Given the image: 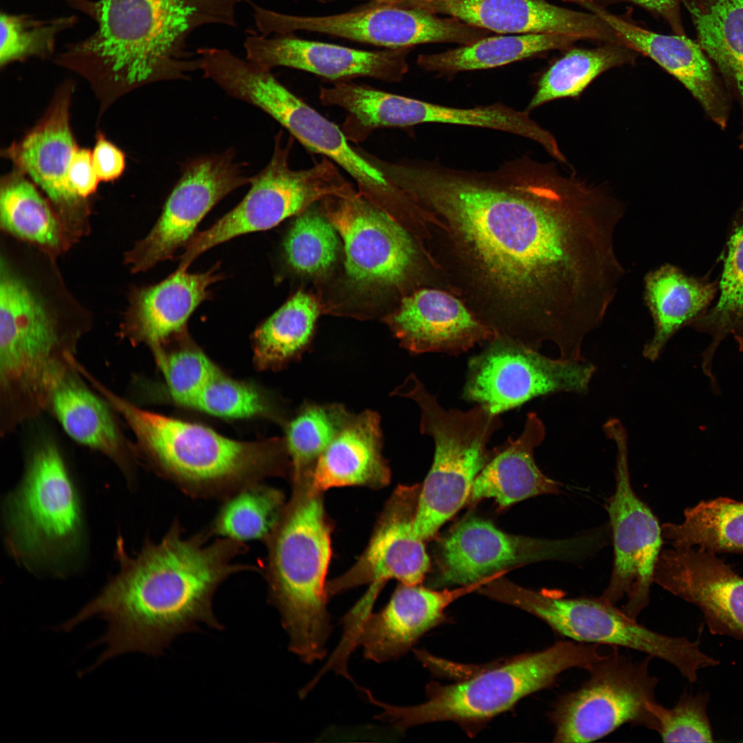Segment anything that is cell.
<instances>
[{
  "mask_svg": "<svg viewBox=\"0 0 743 743\" xmlns=\"http://www.w3.org/2000/svg\"><path fill=\"white\" fill-rule=\"evenodd\" d=\"M352 413L341 405L307 404L286 427L292 480L308 475Z\"/></svg>",
  "mask_w": 743,
  "mask_h": 743,
  "instance_id": "cell-42",
  "label": "cell"
},
{
  "mask_svg": "<svg viewBox=\"0 0 743 743\" xmlns=\"http://www.w3.org/2000/svg\"><path fill=\"white\" fill-rule=\"evenodd\" d=\"M654 583L696 605L710 632L743 640V577L715 553L674 547L662 550Z\"/></svg>",
  "mask_w": 743,
  "mask_h": 743,
  "instance_id": "cell-23",
  "label": "cell"
},
{
  "mask_svg": "<svg viewBox=\"0 0 743 743\" xmlns=\"http://www.w3.org/2000/svg\"><path fill=\"white\" fill-rule=\"evenodd\" d=\"M581 7L606 21L627 45L678 79L720 129L727 127L731 97L698 42L685 34L667 35L648 30L605 8L588 3Z\"/></svg>",
  "mask_w": 743,
  "mask_h": 743,
  "instance_id": "cell-27",
  "label": "cell"
},
{
  "mask_svg": "<svg viewBox=\"0 0 743 743\" xmlns=\"http://www.w3.org/2000/svg\"><path fill=\"white\" fill-rule=\"evenodd\" d=\"M472 588L436 591L402 583L380 611L369 613L341 640L337 651L347 659L356 646L362 645L368 660L376 663L396 660L441 621L444 610L453 600Z\"/></svg>",
  "mask_w": 743,
  "mask_h": 743,
  "instance_id": "cell-26",
  "label": "cell"
},
{
  "mask_svg": "<svg viewBox=\"0 0 743 743\" xmlns=\"http://www.w3.org/2000/svg\"><path fill=\"white\" fill-rule=\"evenodd\" d=\"M638 54L621 43H603L589 49L572 47L541 75L526 109L530 111L554 100L578 97L598 76L633 64Z\"/></svg>",
  "mask_w": 743,
  "mask_h": 743,
  "instance_id": "cell-37",
  "label": "cell"
},
{
  "mask_svg": "<svg viewBox=\"0 0 743 743\" xmlns=\"http://www.w3.org/2000/svg\"><path fill=\"white\" fill-rule=\"evenodd\" d=\"M250 180L231 150L190 161L152 229L125 253V264L140 272L171 259L216 204Z\"/></svg>",
  "mask_w": 743,
  "mask_h": 743,
  "instance_id": "cell-17",
  "label": "cell"
},
{
  "mask_svg": "<svg viewBox=\"0 0 743 743\" xmlns=\"http://www.w3.org/2000/svg\"><path fill=\"white\" fill-rule=\"evenodd\" d=\"M326 666H327V667H328L329 669H331V668H330V667H329L327 666V665H326ZM336 672H337V671H336ZM339 674H341V673H339ZM348 674V673H346V674H341L346 675V674Z\"/></svg>",
  "mask_w": 743,
  "mask_h": 743,
  "instance_id": "cell-54",
  "label": "cell"
},
{
  "mask_svg": "<svg viewBox=\"0 0 743 743\" xmlns=\"http://www.w3.org/2000/svg\"><path fill=\"white\" fill-rule=\"evenodd\" d=\"M596 530L565 539L521 537L505 533L491 522L469 519L442 543L438 585H475L499 570L543 560L580 561L601 549Z\"/></svg>",
  "mask_w": 743,
  "mask_h": 743,
  "instance_id": "cell-16",
  "label": "cell"
},
{
  "mask_svg": "<svg viewBox=\"0 0 743 743\" xmlns=\"http://www.w3.org/2000/svg\"><path fill=\"white\" fill-rule=\"evenodd\" d=\"M698 43L738 102L742 115L739 147L743 150V0H682Z\"/></svg>",
  "mask_w": 743,
  "mask_h": 743,
  "instance_id": "cell-34",
  "label": "cell"
},
{
  "mask_svg": "<svg viewBox=\"0 0 743 743\" xmlns=\"http://www.w3.org/2000/svg\"><path fill=\"white\" fill-rule=\"evenodd\" d=\"M398 186L438 211L499 286L523 292L534 324L564 334L602 321L625 274L622 204L528 155L492 171L402 162Z\"/></svg>",
  "mask_w": 743,
  "mask_h": 743,
  "instance_id": "cell-1",
  "label": "cell"
},
{
  "mask_svg": "<svg viewBox=\"0 0 743 743\" xmlns=\"http://www.w3.org/2000/svg\"><path fill=\"white\" fill-rule=\"evenodd\" d=\"M708 694L683 693L669 709L659 704L656 716L658 733L664 742H713L707 707Z\"/></svg>",
  "mask_w": 743,
  "mask_h": 743,
  "instance_id": "cell-47",
  "label": "cell"
},
{
  "mask_svg": "<svg viewBox=\"0 0 743 743\" xmlns=\"http://www.w3.org/2000/svg\"><path fill=\"white\" fill-rule=\"evenodd\" d=\"M183 406L226 418H246L270 412L260 391L229 378L221 371Z\"/></svg>",
  "mask_w": 743,
  "mask_h": 743,
  "instance_id": "cell-45",
  "label": "cell"
},
{
  "mask_svg": "<svg viewBox=\"0 0 743 743\" xmlns=\"http://www.w3.org/2000/svg\"><path fill=\"white\" fill-rule=\"evenodd\" d=\"M327 666H328V667H329L330 668H331V667H330V666H329L328 665H327ZM331 669H332V668H331ZM335 671H336V670H335ZM337 672H338V671H337ZM338 673H340V672H338ZM346 673H347V672H346ZM346 673H341V674H346Z\"/></svg>",
  "mask_w": 743,
  "mask_h": 743,
  "instance_id": "cell-55",
  "label": "cell"
},
{
  "mask_svg": "<svg viewBox=\"0 0 743 743\" xmlns=\"http://www.w3.org/2000/svg\"><path fill=\"white\" fill-rule=\"evenodd\" d=\"M69 179L75 193L83 200H87L96 192L100 180L94 169L89 149L78 147L76 150L69 169Z\"/></svg>",
  "mask_w": 743,
  "mask_h": 743,
  "instance_id": "cell-49",
  "label": "cell"
},
{
  "mask_svg": "<svg viewBox=\"0 0 743 743\" xmlns=\"http://www.w3.org/2000/svg\"><path fill=\"white\" fill-rule=\"evenodd\" d=\"M347 124L355 137L365 140L383 127H407L440 123L486 128L510 133L547 145L551 133L530 116V111L502 103L462 108L433 103L356 85L346 100Z\"/></svg>",
  "mask_w": 743,
  "mask_h": 743,
  "instance_id": "cell-19",
  "label": "cell"
},
{
  "mask_svg": "<svg viewBox=\"0 0 743 743\" xmlns=\"http://www.w3.org/2000/svg\"><path fill=\"white\" fill-rule=\"evenodd\" d=\"M319 314L316 303L299 292L255 331L253 349L260 369H280L307 347Z\"/></svg>",
  "mask_w": 743,
  "mask_h": 743,
  "instance_id": "cell-39",
  "label": "cell"
},
{
  "mask_svg": "<svg viewBox=\"0 0 743 743\" xmlns=\"http://www.w3.org/2000/svg\"><path fill=\"white\" fill-rule=\"evenodd\" d=\"M76 361L52 391L47 411L72 440L107 457L132 484L138 459L135 444L123 433L117 413L88 383Z\"/></svg>",
  "mask_w": 743,
  "mask_h": 743,
  "instance_id": "cell-29",
  "label": "cell"
},
{
  "mask_svg": "<svg viewBox=\"0 0 743 743\" xmlns=\"http://www.w3.org/2000/svg\"><path fill=\"white\" fill-rule=\"evenodd\" d=\"M327 216L343 239L345 268L358 283L392 285L412 267L415 248L407 233L362 194L330 195Z\"/></svg>",
  "mask_w": 743,
  "mask_h": 743,
  "instance_id": "cell-21",
  "label": "cell"
},
{
  "mask_svg": "<svg viewBox=\"0 0 743 743\" xmlns=\"http://www.w3.org/2000/svg\"><path fill=\"white\" fill-rule=\"evenodd\" d=\"M238 99L267 113L309 151L325 155L357 182L362 193L379 191L387 181L353 147L342 129L259 67L248 69L235 90Z\"/></svg>",
  "mask_w": 743,
  "mask_h": 743,
  "instance_id": "cell-22",
  "label": "cell"
},
{
  "mask_svg": "<svg viewBox=\"0 0 743 743\" xmlns=\"http://www.w3.org/2000/svg\"><path fill=\"white\" fill-rule=\"evenodd\" d=\"M596 372L587 360L551 358L539 350L496 337L468 363L462 396L499 415L535 397L584 394Z\"/></svg>",
  "mask_w": 743,
  "mask_h": 743,
  "instance_id": "cell-14",
  "label": "cell"
},
{
  "mask_svg": "<svg viewBox=\"0 0 743 743\" xmlns=\"http://www.w3.org/2000/svg\"><path fill=\"white\" fill-rule=\"evenodd\" d=\"M0 226L3 233L54 256L74 244L50 201L16 169L1 180Z\"/></svg>",
  "mask_w": 743,
  "mask_h": 743,
  "instance_id": "cell-35",
  "label": "cell"
},
{
  "mask_svg": "<svg viewBox=\"0 0 743 743\" xmlns=\"http://www.w3.org/2000/svg\"><path fill=\"white\" fill-rule=\"evenodd\" d=\"M91 157L100 181H114L124 172L126 165L125 154L102 133H97Z\"/></svg>",
  "mask_w": 743,
  "mask_h": 743,
  "instance_id": "cell-48",
  "label": "cell"
},
{
  "mask_svg": "<svg viewBox=\"0 0 743 743\" xmlns=\"http://www.w3.org/2000/svg\"><path fill=\"white\" fill-rule=\"evenodd\" d=\"M546 436V428L535 412L527 414L519 436L508 437L495 448L491 459L476 477L468 501L494 498L502 507H507L527 498L557 494V483L538 468L534 451Z\"/></svg>",
  "mask_w": 743,
  "mask_h": 743,
  "instance_id": "cell-32",
  "label": "cell"
},
{
  "mask_svg": "<svg viewBox=\"0 0 743 743\" xmlns=\"http://www.w3.org/2000/svg\"><path fill=\"white\" fill-rule=\"evenodd\" d=\"M421 485L398 486L382 511L365 551L345 573L327 583V596L369 585L358 603L371 610L380 590L390 579L418 585L429 568L424 540L413 522Z\"/></svg>",
  "mask_w": 743,
  "mask_h": 743,
  "instance_id": "cell-20",
  "label": "cell"
},
{
  "mask_svg": "<svg viewBox=\"0 0 743 743\" xmlns=\"http://www.w3.org/2000/svg\"><path fill=\"white\" fill-rule=\"evenodd\" d=\"M652 658L633 660L615 650L594 663L579 688L555 701L549 714L554 741L594 742L627 724L658 732V681L649 671Z\"/></svg>",
  "mask_w": 743,
  "mask_h": 743,
  "instance_id": "cell-11",
  "label": "cell"
},
{
  "mask_svg": "<svg viewBox=\"0 0 743 743\" xmlns=\"http://www.w3.org/2000/svg\"><path fill=\"white\" fill-rule=\"evenodd\" d=\"M256 25L263 36L308 31L334 35L388 48L433 43L469 45L490 32L457 19L440 18L419 10L363 6L353 11L320 17L294 16L254 3Z\"/></svg>",
  "mask_w": 743,
  "mask_h": 743,
  "instance_id": "cell-15",
  "label": "cell"
},
{
  "mask_svg": "<svg viewBox=\"0 0 743 743\" xmlns=\"http://www.w3.org/2000/svg\"><path fill=\"white\" fill-rule=\"evenodd\" d=\"M620 2L637 5L663 19L675 34H685L680 15L682 0H604L601 8H605L610 5Z\"/></svg>",
  "mask_w": 743,
  "mask_h": 743,
  "instance_id": "cell-50",
  "label": "cell"
},
{
  "mask_svg": "<svg viewBox=\"0 0 743 743\" xmlns=\"http://www.w3.org/2000/svg\"><path fill=\"white\" fill-rule=\"evenodd\" d=\"M244 45L246 58L265 69L291 67L336 82L358 77L400 82L408 72L407 59L412 49L365 51L307 41L292 34L270 38L252 34L246 37Z\"/></svg>",
  "mask_w": 743,
  "mask_h": 743,
  "instance_id": "cell-24",
  "label": "cell"
},
{
  "mask_svg": "<svg viewBox=\"0 0 743 743\" xmlns=\"http://www.w3.org/2000/svg\"><path fill=\"white\" fill-rule=\"evenodd\" d=\"M603 429L615 442L616 456L615 491L607 506L614 561L610 581L600 596L614 605L626 598L621 610L637 620L649 603L654 569L662 551V527L632 488L625 428L618 419L612 418Z\"/></svg>",
  "mask_w": 743,
  "mask_h": 743,
  "instance_id": "cell-13",
  "label": "cell"
},
{
  "mask_svg": "<svg viewBox=\"0 0 743 743\" xmlns=\"http://www.w3.org/2000/svg\"><path fill=\"white\" fill-rule=\"evenodd\" d=\"M208 538L205 530L185 537L175 520L160 541L147 540L136 556L118 540V573L59 627L68 632L93 616L107 622L105 634L95 643L106 649L92 669L129 652L159 655L177 635L197 629L201 623L224 628L213 612L215 591L230 576L257 568L233 561L247 552L246 543L217 538L206 544Z\"/></svg>",
  "mask_w": 743,
  "mask_h": 743,
  "instance_id": "cell-2",
  "label": "cell"
},
{
  "mask_svg": "<svg viewBox=\"0 0 743 743\" xmlns=\"http://www.w3.org/2000/svg\"><path fill=\"white\" fill-rule=\"evenodd\" d=\"M381 449L378 413H352L309 474L311 485L321 493L334 487L386 486L391 475Z\"/></svg>",
  "mask_w": 743,
  "mask_h": 743,
  "instance_id": "cell-31",
  "label": "cell"
},
{
  "mask_svg": "<svg viewBox=\"0 0 743 743\" xmlns=\"http://www.w3.org/2000/svg\"><path fill=\"white\" fill-rule=\"evenodd\" d=\"M389 323L402 347L413 354L458 355L497 336L453 296L422 290L402 300Z\"/></svg>",
  "mask_w": 743,
  "mask_h": 743,
  "instance_id": "cell-30",
  "label": "cell"
},
{
  "mask_svg": "<svg viewBox=\"0 0 743 743\" xmlns=\"http://www.w3.org/2000/svg\"><path fill=\"white\" fill-rule=\"evenodd\" d=\"M599 645L560 640L548 648L511 658L447 685H430L427 700L420 704L398 707L369 696L380 707L376 718L400 730L439 721L463 725L484 722L528 695L551 687L563 671L588 670L605 654Z\"/></svg>",
  "mask_w": 743,
  "mask_h": 743,
  "instance_id": "cell-7",
  "label": "cell"
},
{
  "mask_svg": "<svg viewBox=\"0 0 743 743\" xmlns=\"http://www.w3.org/2000/svg\"><path fill=\"white\" fill-rule=\"evenodd\" d=\"M282 135L279 132L275 136L274 151L268 164L250 177L248 193L212 226L193 235L180 257L177 270L186 271L197 257L218 244L277 226L316 200L355 193L335 163L327 158L309 169H292L289 155L294 138L291 136L283 144Z\"/></svg>",
  "mask_w": 743,
  "mask_h": 743,
  "instance_id": "cell-12",
  "label": "cell"
},
{
  "mask_svg": "<svg viewBox=\"0 0 743 743\" xmlns=\"http://www.w3.org/2000/svg\"><path fill=\"white\" fill-rule=\"evenodd\" d=\"M91 385L132 431L138 459L191 497L224 501L267 477L290 473L285 439L232 440L142 409L96 378Z\"/></svg>",
  "mask_w": 743,
  "mask_h": 743,
  "instance_id": "cell-5",
  "label": "cell"
},
{
  "mask_svg": "<svg viewBox=\"0 0 743 743\" xmlns=\"http://www.w3.org/2000/svg\"><path fill=\"white\" fill-rule=\"evenodd\" d=\"M337 248L338 240L331 222L312 212L296 219L284 242L289 264L308 274L328 268L335 260Z\"/></svg>",
  "mask_w": 743,
  "mask_h": 743,
  "instance_id": "cell-44",
  "label": "cell"
},
{
  "mask_svg": "<svg viewBox=\"0 0 743 743\" xmlns=\"http://www.w3.org/2000/svg\"><path fill=\"white\" fill-rule=\"evenodd\" d=\"M72 90V83L62 85L42 118L1 154L44 192L74 244L89 231L90 208L69 179L78 147L69 125Z\"/></svg>",
  "mask_w": 743,
  "mask_h": 743,
  "instance_id": "cell-18",
  "label": "cell"
},
{
  "mask_svg": "<svg viewBox=\"0 0 743 743\" xmlns=\"http://www.w3.org/2000/svg\"><path fill=\"white\" fill-rule=\"evenodd\" d=\"M93 18L95 31L67 44L54 59L85 78L100 111L128 92L158 81L186 79L200 69L187 39L210 24L235 27L237 6L249 0H68Z\"/></svg>",
  "mask_w": 743,
  "mask_h": 743,
  "instance_id": "cell-3",
  "label": "cell"
},
{
  "mask_svg": "<svg viewBox=\"0 0 743 743\" xmlns=\"http://www.w3.org/2000/svg\"><path fill=\"white\" fill-rule=\"evenodd\" d=\"M680 524L661 526L663 539L673 547L715 553L743 551V502L727 497L702 501L684 511Z\"/></svg>",
  "mask_w": 743,
  "mask_h": 743,
  "instance_id": "cell-38",
  "label": "cell"
},
{
  "mask_svg": "<svg viewBox=\"0 0 743 743\" xmlns=\"http://www.w3.org/2000/svg\"><path fill=\"white\" fill-rule=\"evenodd\" d=\"M718 283L689 277L666 263L644 278V300L654 321V335L644 346L643 356L656 360L667 341L681 327L693 323L705 312Z\"/></svg>",
  "mask_w": 743,
  "mask_h": 743,
  "instance_id": "cell-33",
  "label": "cell"
},
{
  "mask_svg": "<svg viewBox=\"0 0 743 743\" xmlns=\"http://www.w3.org/2000/svg\"><path fill=\"white\" fill-rule=\"evenodd\" d=\"M0 251V399L43 407L73 365L91 325L63 281L55 257L6 234Z\"/></svg>",
  "mask_w": 743,
  "mask_h": 743,
  "instance_id": "cell-4",
  "label": "cell"
},
{
  "mask_svg": "<svg viewBox=\"0 0 743 743\" xmlns=\"http://www.w3.org/2000/svg\"><path fill=\"white\" fill-rule=\"evenodd\" d=\"M719 288L716 304L693 323L713 337L703 356L707 364L711 363L718 345L729 334L743 336V207L727 241Z\"/></svg>",
  "mask_w": 743,
  "mask_h": 743,
  "instance_id": "cell-41",
  "label": "cell"
},
{
  "mask_svg": "<svg viewBox=\"0 0 743 743\" xmlns=\"http://www.w3.org/2000/svg\"><path fill=\"white\" fill-rule=\"evenodd\" d=\"M422 11L449 15L498 33L559 34L579 40L625 44L617 32L596 14L544 0H442L429 4Z\"/></svg>",
  "mask_w": 743,
  "mask_h": 743,
  "instance_id": "cell-25",
  "label": "cell"
},
{
  "mask_svg": "<svg viewBox=\"0 0 743 743\" xmlns=\"http://www.w3.org/2000/svg\"><path fill=\"white\" fill-rule=\"evenodd\" d=\"M578 38L559 34L486 36L445 52L420 54L422 69L441 75L491 69L557 50H568Z\"/></svg>",
  "mask_w": 743,
  "mask_h": 743,
  "instance_id": "cell-36",
  "label": "cell"
},
{
  "mask_svg": "<svg viewBox=\"0 0 743 743\" xmlns=\"http://www.w3.org/2000/svg\"><path fill=\"white\" fill-rule=\"evenodd\" d=\"M74 16L36 20L27 15H0V65L29 57H49L54 52L58 35L72 28Z\"/></svg>",
  "mask_w": 743,
  "mask_h": 743,
  "instance_id": "cell-43",
  "label": "cell"
},
{
  "mask_svg": "<svg viewBox=\"0 0 743 743\" xmlns=\"http://www.w3.org/2000/svg\"><path fill=\"white\" fill-rule=\"evenodd\" d=\"M497 598L532 614L568 640L640 652L667 662L690 682L697 680L700 669L720 663L701 650L699 640L653 631L601 596L571 598L558 590L510 587L500 588Z\"/></svg>",
  "mask_w": 743,
  "mask_h": 743,
  "instance_id": "cell-10",
  "label": "cell"
},
{
  "mask_svg": "<svg viewBox=\"0 0 743 743\" xmlns=\"http://www.w3.org/2000/svg\"><path fill=\"white\" fill-rule=\"evenodd\" d=\"M331 530L322 493L303 476L292 480L290 499L264 542L269 602L280 614L290 650L308 664L326 655L332 629L325 582Z\"/></svg>",
  "mask_w": 743,
  "mask_h": 743,
  "instance_id": "cell-6",
  "label": "cell"
},
{
  "mask_svg": "<svg viewBox=\"0 0 743 743\" xmlns=\"http://www.w3.org/2000/svg\"><path fill=\"white\" fill-rule=\"evenodd\" d=\"M286 503L281 491L262 482L250 484L224 500L205 530L209 537L244 543L255 540L265 542L277 525Z\"/></svg>",
  "mask_w": 743,
  "mask_h": 743,
  "instance_id": "cell-40",
  "label": "cell"
},
{
  "mask_svg": "<svg viewBox=\"0 0 743 743\" xmlns=\"http://www.w3.org/2000/svg\"><path fill=\"white\" fill-rule=\"evenodd\" d=\"M5 539L11 556L32 570L61 574L80 552L84 524L78 493L50 436L34 441L22 479L6 497Z\"/></svg>",
  "mask_w": 743,
  "mask_h": 743,
  "instance_id": "cell-8",
  "label": "cell"
},
{
  "mask_svg": "<svg viewBox=\"0 0 743 743\" xmlns=\"http://www.w3.org/2000/svg\"><path fill=\"white\" fill-rule=\"evenodd\" d=\"M221 278L215 268L200 274L176 270L157 284L133 289L119 336L157 355L171 337L183 332L191 314L208 298V288Z\"/></svg>",
  "mask_w": 743,
  "mask_h": 743,
  "instance_id": "cell-28",
  "label": "cell"
},
{
  "mask_svg": "<svg viewBox=\"0 0 743 743\" xmlns=\"http://www.w3.org/2000/svg\"><path fill=\"white\" fill-rule=\"evenodd\" d=\"M439 1L442 0H372L365 5L369 6H394L422 10L429 4Z\"/></svg>",
  "mask_w": 743,
  "mask_h": 743,
  "instance_id": "cell-51",
  "label": "cell"
},
{
  "mask_svg": "<svg viewBox=\"0 0 743 743\" xmlns=\"http://www.w3.org/2000/svg\"><path fill=\"white\" fill-rule=\"evenodd\" d=\"M735 338L738 344V347L740 351L743 352V336L736 335Z\"/></svg>",
  "mask_w": 743,
  "mask_h": 743,
  "instance_id": "cell-53",
  "label": "cell"
},
{
  "mask_svg": "<svg viewBox=\"0 0 743 743\" xmlns=\"http://www.w3.org/2000/svg\"><path fill=\"white\" fill-rule=\"evenodd\" d=\"M396 394L420 409V431L434 442L432 466L420 487L413 522L424 541L432 537L469 500L473 482L495 452L487 444L502 427L499 415L477 404L469 411L445 409L411 374Z\"/></svg>",
  "mask_w": 743,
  "mask_h": 743,
  "instance_id": "cell-9",
  "label": "cell"
},
{
  "mask_svg": "<svg viewBox=\"0 0 743 743\" xmlns=\"http://www.w3.org/2000/svg\"><path fill=\"white\" fill-rule=\"evenodd\" d=\"M155 359L171 396L182 405L220 372L202 351L192 347L168 354L162 350Z\"/></svg>",
  "mask_w": 743,
  "mask_h": 743,
  "instance_id": "cell-46",
  "label": "cell"
},
{
  "mask_svg": "<svg viewBox=\"0 0 743 743\" xmlns=\"http://www.w3.org/2000/svg\"><path fill=\"white\" fill-rule=\"evenodd\" d=\"M566 2L573 3L581 6L584 3L592 4L596 6L601 7L604 0H562Z\"/></svg>",
  "mask_w": 743,
  "mask_h": 743,
  "instance_id": "cell-52",
  "label": "cell"
}]
</instances>
